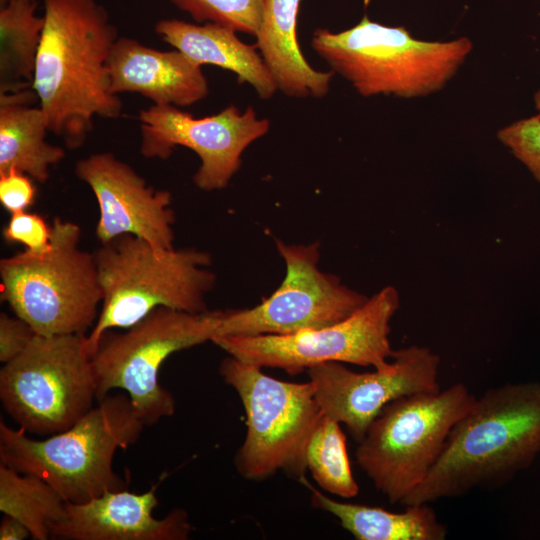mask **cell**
I'll return each mask as SVG.
<instances>
[{
	"label": "cell",
	"instance_id": "6da1fadb",
	"mask_svg": "<svg viewBox=\"0 0 540 540\" xmlns=\"http://www.w3.org/2000/svg\"><path fill=\"white\" fill-rule=\"evenodd\" d=\"M44 26L32 89L49 131L81 146L93 119H115L122 102L111 92L108 60L118 31L96 0H43Z\"/></svg>",
	"mask_w": 540,
	"mask_h": 540
},
{
	"label": "cell",
	"instance_id": "7a4b0ae2",
	"mask_svg": "<svg viewBox=\"0 0 540 540\" xmlns=\"http://www.w3.org/2000/svg\"><path fill=\"white\" fill-rule=\"evenodd\" d=\"M540 454V382L485 391L451 429L426 478L401 502L432 503L496 489Z\"/></svg>",
	"mask_w": 540,
	"mask_h": 540
},
{
	"label": "cell",
	"instance_id": "3957f363",
	"mask_svg": "<svg viewBox=\"0 0 540 540\" xmlns=\"http://www.w3.org/2000/svg\"><path fill=\"white\" fill-rule=\"evenodd\" d=\"M145 425L127 394L107 395L70 428L38 440L0 422L1 463L48 482L69 503L124 489L113 460L140 437Z\"/></svg>",
	"mask_w": 540,
	"mask_h": 540
},
{
	"label": "cell",
	"instance_id": "277c9868",
	"mask_svg": "<svg viewBox=\"0 0 540 540\" xmlns=\"http://www.w3.org/2000/svg\"><path fill=\"white\" fill-rule=\"evenodd\" d=\"M103 293L98 319L86 335L92 357L109 330L127 329L159 307L207 311L216 276L209 253L195 248L159 250L133 235H121L94 253Z\"/></svg>",
	"mask_w": 540,
	"mask_h": 540
},
{
	"label": "cell",
	"instance_id": "5b68a950",
	"mask_svg": "<svg viewBox=\"0 0 540 540\" xmlns=\"http://www.w3.org/2000/svg\"><path fill=\"white\" fill-rule=\"evenodd\" d=\"M311 46L364 97H423L441 90L472 51L467 37L450 41L414 38L402 26H386L364 16L341 32L317 28Z\"/></svg>",
	"mask_w": 540,
	"mask_h": 540
},
{
	"label": "cell",
	"instance_id": "8992f818",
	"mask_svg": "<svg viewBox=\"0 0 540 540\" xmlns=\"http://www.w3.org/2000/svg\"><path fill=\"white\" fill-rule=\"evenodd\" d=\"M50 249L0 260V296L38 335L86 334L103 300L94 253L80 247L78 224L54 218Z\"/></svg>",
	"mask_w": 540,
	"mask_h": 540
},
{
	"label": "cell",
	"instance_id": "52a82bcc",
	"mask_svg": "<svg viewBox=\"0 0 540 540\" xmlns=\"http://www.w3.org/2000/svg\"><path fill=\"white\" fill-rule=\"evenodd\" d=\"M476 397L457 382L387 404L358 442L355 459L389 502L399 503L428 475L455 423Z\"/></svg>",
	"mask_w": 540,
	"mask_h": 540
},
{
	"label": "cell",
	"instance_id": "ba28073f",
	"mask_svg": "<svg viewBox=\"0 0 540 540\" xmlns=\"http://www.w3.org/2000/svg\"><path fill=\"white\" fill-rule=\"evenodd\" d=\"M219 372L246 413L247 432L234 458L237 472L251 481L278 471L301 482L306 479L307 447L323 417L312 382L278 380L230 355Z\"/></svg>",
	"mask_w": 540,
	"mask_h": 540
},
{
	"label": "cell",
	"instance_id": "9c48e42d",
	"mask_svg": "<svg viewBox=\"0 0 540 540\" xmlns=\"http://www.w3.org/2000/svg\"><path fill=\"white\" fill-rule=\"evenodd\" d=\"M222 312L159 307L123 333H104L91 357L97 400L122 389L145 426L172 416L175 400L160 384L159 370L173 353L211 341Z\"/></svg>",
	"mask_w": 540,
	"mask_h": 540
},
{
	"label": "cell",
	"instance_id": "30bf717a",
	"mask_svg": "<svg viewBox=\"0 0 540 540\" xmlns=\"http://www.w3.org/2000/svg\"><path fill=\"white\" fill-rule=\"evenodd\" d=\"M0 399L26 433L53 435L94 406L96 380L86 335H36L0 370Z\"/></svg>",
	"mask_w": 540,
	"mask_h": 540
},
{
	"label": "cell",
	"instance_id": "8fae6325",
	"mask_svg": "<svg viewBox=\"0 0 540 540\" xmlns=\"http://www.w3.org/2000/svg\"><path fill=\"white\" fill-rule=\"evenodd\" d=\"M399 306L398 290L386 286L351 316L326 327L287 335L219 336L211 342L230 356L290 375L326 362L385 369L395 352L390 322Z\"/></svg>",
	"mask_w": 540,
	"mask_h": 540
},
{
	"label": "cell",
	"instance_id": "7c38bea8",
	"mask_svg": "<svg viewBox=\"0 0 540 540\" xmlns=\"http://www.w3.org/2000/svg\"><path fill=\"white\" fill-rule=\"evenodd\" d=\"M276 246L286 265L281 285L252 308L223 311L214 337L287 335L318 329L348 318L367 302L369 297L319 269V243L296 245L276 240Z\"/></svg>",
	"mask_w": 540,
	"mask_h": 540
},
{
	"label": "cell",
	"instance_id": "4fadbf2b",
	"mask_svg": "<svg viewBox=\"0 0 540 540\" xmlns=\"http://www.w3.org/2000/svg\"><path fill=\"white\" fill-rule=\"evenodd\" d=\"M138 120L142 156L167 159L177 146L191 149L201 161L193 182L204 191L227 187L241 166L242 153L270 129V121L259 119L253 107L241 112L234 105L195 118L177 106L152 104L139 111Z\"/></svg>",
	"mask_w": 540,
	"mask_h": 540
},
{
	"label": "cell",
	"instance_id": "5bb4252c",
	"mask_svg": "<svg viewBox=\"0 0 540 540\" xmlns=\"http://www.w3.org/2000/svg\"><path fill=\"white\" fill-rule=\"evenodd\" d=\"M441 359L430 348L410 345L395 350L390 365L373 372H355L340 362L307 370L323 416L344 424L359 442L382 409L412 394L441 390Z\"/></svg>",
	"mask_w": 540,
	"mask_h": 540
},
{
	"label": "cell",
	"instance_id": "9a60e30c",
	"mask_svg": "<svg viewBox=\"0 0 540 540\" xmlns=\"http://www.w3.org/2000/svg\"><path fill=\"white\" fill-rule=\"evenodd\" d=\"M75 175L89 186L98 203L100 243L133 235L159 250L174 248L175 215L169 191L149 186L133 167L109 152L78 160Z\"/></svg>",
	"mask_w": 540,
	"mask_h": 540
},
{
	"label": "cell",
	"instance_id": "2e32d148",
	"mask_svg": "<svg viewBox=\"0 0 540 540\" xmlns=\"http://www.w3.org/2000/svg\"><path fill=\"white\" fill-rule=\"evenodd\" d=\"M157 484L144 493L108 490L83 503L66 505L51 526V538L66 540H186L193 530L188 513L174 509L155 518Z\"/></svg>",
	"mask_w": 540,
	"mask_h": 540
},
{
	"label": "cell",
	"instance_id": "e0dca14e",
	"mask_svg": "<svg viewBox=\"0 0 540 540\" xmlns=\"http://www.w3.org/2000/svg\"><path fill=\"white\" fill-rule=\"evenodd\" d=\"M108 73L113 94H140L156 105L186 107L209 92L201 65L179 50L154 49L130 37L115 41Z\"/></svg>",
	"mask_w": 540,
	"mask_h": 540
},
{
	"label": "cell",
	"instance_id": "ac0fdd59",
	"mask_svg": "<svg viewBox=\"0 0 540 540\" xmlns=\"http://www.w3.org/2000/svg\"><path fill=\"white\" fill-rule=\"evenodd\" d=\"M154 30L164 42L197 64H211L235 73L238 82L248 83L260 99L269 100L278 91L256 46L244 43L231 28L170 18L158 21Z\"/></svg>",
	"mask_w": 540,
	"mask_h": 540
},
{
	"label": "cell",
	"instance_id": "d6986e66",
	"mask_svg": "<svg viewBox=\"0 0 540 540\" xmlns=\"http://www.w3.org/2000/svg\"><path fill=\"white\" fill-rule=\"evenodd\" d=\"M301 0H264L255 46L277 89L294 98H322L330 89L332 71L315 70L297 41V15Z\"/></svg>",
	"mask_w": 540,
	"mask_h": 540
},
{
	"label": "cell",
	"instance_id": "ffe728a7",
	"mask_svg": "<svg viewBox=\"0 0 540 540\" xmlns=\"http://www.w3.org/2000/svg\"><path fill=\"white\" fill-rule=\"evenodd\" d=\"M32 88L0 93V174L16 169L45 183L65 150L46 141L48 121Z\"/></svg>",
	"mask_w": 540,
	"mask_h": 540
},
{
	"label": "cell",
	"instance_id": "44dd1931",
	"mask_svg": "<svg viewBox=\"0 0 540 540\" xmlns=\"http://www.w3.org/2000/svg\"><path fill=\"white\" fill-rule=\"evenodd\" d=\"M311 491V502L339 520L357 540H444L447 527L439 521L429 503L406 505L402 512L380 507L345 503L332 499L302 481Z\"/></svg>",
	"mask_w": 540,
	"mask_h": 540
},
{
	"label": "cell",
	"instance_id": "7402d4cb",
	"mask_svg": "<svg viewBox=\"0 0 540 540\" xmlns=\"http://www.w3.org/2000/svg\"><path fill=\"white\" fill-rule=\"evenodd\" d=\"M36 0L11 1L0 9V93L32 88L44 18Z\"/></svg>",
	"mask_w": 540,
	"mask_h": 540
},
{
	"label": "cell",
	"instance_id": "603a6c76",
	"mask_svg": "<svg viewBox=\"0 0 540 540\" xmlns=\"http://www.w3.org/2000/svg\"><path fill=\"white\" fill-rule=\"evenodd\" d=\"M66 505L42 478L0 463V511L22 522L32 539L51 538V526L64 517Z\"/></svg>",
	"mask_w": 540,
	"mask_h": 540
},
{
	"label": "cell",
	"instance_id": "cb8c5ba5",
	"mask_svg": "<svg viewBox=\"0 0 540 540\" xmlns=\"http://www.w3.org/2000/svg\"><path fill=\"white\" fill-rule=\"evenodd\" d=\"M307 469L326 492L353 498L359 486L353 476L346 437L340 423L323 416L313 432L306 452Z\"/></svg>",
	"mask_w": 540,
	"mask_h": 540
},
{
	"label": "cell",
	"instance_id": "d4e9b609",
	"mask_svg": "<svg viewBox=\"0 0 540 540\" xmlns=\"http://www.w3.org/2000/svg\"><path fill=\"white\" fill-rule=\"evenodd\" d=\"M197 23H215L255 36L264 0H168Z\"/></svg>",
	"mask_w": 540,
	"mask_h": 540
},
{
	"label": "cell",
	"instance_id": "484cf974",
	"mask_svg": "<svg viewBox=\"0 0 540 540\" xmlns=\"http://www.w3.org/2000/svg\"><path fill=\"white\" fill-rule=\"evenodd\" d=\"M497 138L540 183V116L523 118L503 127Z\"/></svg>",
	"mask_w": 540,
	"mask_h": 540
},
{
	"label": "cell",
	"instance_id": "4316f807",
	"mask_svg": "<svg viewBox=\"0 0 540 540\" xmlns=\"http://www.w3.org/2000/svg\"><path fill=\"white\" fill-rule=\"evenodd\" d=\"M2 234L6 241L22 244L34 255L44 254L51 246V225L42 216L27 210L12 213Z\"/></svg>",
	"mask_w": 540,
	"mask_h": 540
},
{
	"label": "cell",
	"instance_id": "83f0119b",
	"mask_svg": "<svg viewBox=\"0 0 540 540\" xmlns=\"http://www.w3.org/2000/svg\"><path fill=\"white\" fill-rule=\"evenodd\" d=\"M25 173L11 169L0 174V203L10 214L26 211L35 201L36 187Z\"/></svg>",
	"mask_w": 540,
	"mask_h": 540
},
{
	"label": "cell",
	"instance_id": "f1b7e54d",
	"mask_svg": "<svg viewBox=\"0 0 540 540\" xmlns=\"http://www.w3.org/2000/svg\"><path fill=\"white\" fill-rule=\"evenodd\" d=\"M37 334L22 318L0 314V361L8 363L20 355Z\"/></svg>",
	"mask_w": 540,
	"mask_h": 540
},
{
	"label": "cell",
	"instance_id": "f546056e",
	"mask_svg": "<svg viewBox=\"0 0 540 540\" xmlns=\"http://www.w3.org/2000/svg\"><path fill=\"white\" fill-rule=\"evenodd\" d=\"M31 537L28 528L18 519L4 514L0 524V540H23Z\"/></svg>",
	"mask_w": 540,
	"mask_h": 540
},
{
	"label": "cell",
	"instance_id": "4dcf8cb0",
	"mask_svg": "<svg viewBox=\"0 0 540 540\" xmlns=\"http://www.w3.org/2000/svg\"><path fill=\"white\" fill-rule=\"evenodd\" d=\"M535 108L540 116V89L534 95Z\"/></svg>",
	"mask_w": 540,
	"mask_h": 540
},
{
	"label": "cell",
	"instance_id": "1f68e13d",
	"mask_svg": "<svg viewBox=\"0 0 540 540\" xmlns=\"http://www.w3.org/2000/svg\"><path fill=\"white\" fill-rule=\"evenodd\" d=\"M11 1H16V0H0V5L3 6Z\"/></svg>",
	"mask_w": 540,
	"mask_h": 540
}]
</instances>
